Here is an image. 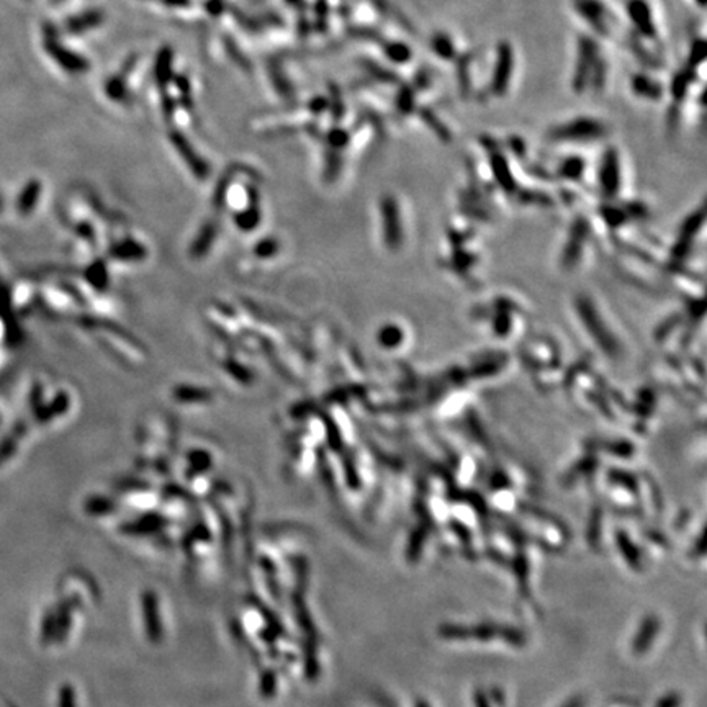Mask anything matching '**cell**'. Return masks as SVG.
<instances>
[{"instance_id":"6da1fadb","label":"cell","mask_w":707,"mask_h":707,"mask_svg":"<svg viewBox=\"0 0 707 707\" xmlns=\"http://www.w3.org/2000/svg\"><path fill=\"white\" fill-rule=\"evenodd\" d=\"M436 636L444 644L519 652L527 647L525 630L503 620H447L437 626Z\"/></svg>"},{"instance_id":"7a4b0ae2","label":"cell","mask_w":707,"mask_h":707,"mask_svg":"<svg viewBox=\"0 0 707 707\" xmlns=\"http://www.w3.org/2000/svg\"><path fill=\"white\" fill-rule=\"evenodd\" d=\"M606 80V63L599 56L598 41L589 35H581L577 49V63L573 72V88L581 90L588 86H601Z\"/></svg>"},{"instance_id":"3957f363","label":"cell","mask_w":707,"mask_h":707,"mask_svg":"<svg viewBox=\"0 0 707 707\" xmlns=\"http://www.w3.org/2000/svg\"><path fill=\"white\" fill-rule=\"evenodd\" d=\"M614 546L622 564L628 567L629 572L636 575H644L647 572L652 556L645 547L640 535H636L632 531L620 525L614 531Z\"/></svg>"},{"instance_id":"277c9868","label":"cell","mask_w":707,"mask_h":707,"mask_svg":"<svg viewBox=\"0 0 707 707\" xmlns=\"http://www.w3.org/2000/svg\"><path fill=\"white\" fill-rule=\"evenodd\" d=\"M663 629L665 624L657 612L644 614L630 637V655L639 660L649 657L663 636Z\"/></svg>"},{"instance_id":"5b68a950","label":"cell","mask_w":707,"mask_h":707,"mask_svg":"<svg viewBox=\"0 0 707 707\" xmlns=\"http://www.w3.org/2000/svg\"><path fill=\"white\" fill-rule=\"evenodd\" d=\"M606 135V127L598 120L581 117L567 123H560L548 136L556 141H595Z\"/></svg>"},{"instance_id":"8992f818","label":"cell","mask_w":707,"mask_h":707,"mask_svg":"<svg viewBox=\"0 0 707 707\" xmlns=\"http://www.w3.org/2000/svg\"><path fill=\"white\" fill-rule=\"evenodd\" d=\"M573 7L581 20L591 26L593 32L599 36L611 38L614 33L611 12L601 0H573Z\"/></svg>"},{"instance_id":"52a82bcc","label":"cell","mask_w":707,"mask_h":707,"mask_svg":"<svg viewBox=\"0 0 707 707\" xmlns=\"http://www.w3.org/2000/svg\"><path fill=\"white\" fill-rule=\"evenodd\" d=\"M515 72V49L509 43H500L492 72V94L501 97L508 92L509 82Z\"/></svg>"},{"instance_id":"ba28073f","label":"cell","mask_w":707,"mask_h":707,"mask_svg":"<svg viewBox=\"0 0 707 707\" xmlns=\"http://www.w3.org/2000/svg\"><path fill=\"white\" fill-rule=\"evenodd\" d=\"M626 14L629 22L645 40H657V22L653 16L652 4L649 0H628Z\"/></svg>"},{"instance_id":"9c48e42d","label":"cell","mask_w":707,"mask_h":707,"mask_svg":"<svg viewBox=\"0 0 707 707\" xmlns=\"http://www.w3.org/2000/svg\"><path fill=\"white\" fill-rule=\"evenodd\" d=\"M383 218H385V241L389 246L397 247L401 243V224L400 212L395 200H387L383 203Z\"/></svg>"},{"instance_id":"30bf717a","label":"cell","mask_w":707,"mask_h":707,"mask_svg":"<svg viewBox=\"0 0 707 707\" xmlns=\"http://www.w3.org/2000/svg\"><path fill=\"white\" fill-rule=\"evenodd\" d=\"M473 707H508L506 694L500 688H477L472 694Z\"/></svg>"},{"instance_id":"8fae6325","label":"cell","mask_w":707,"mask_h":707,"mask_svg":"<svg viewBox=\"0 0 707 707\" xmlns=\"http://www.w3.org/2000/svg\"><path fill=\"white\" fill-rule=\"evenodd\" d=\"M632 90L636 96L649 99V100H659L660 97L663 96L661 84L642 72L632 78Z\"/></svg>"},{"instance_id":"7c38bea8","label":"cell","mask_w":707,"mask_h":707,"mask_svg":"<svg viewBox=\"0 0 707 707\" xmlns=\"http://www.w3.org/2000/svg\"><path fill=\"white\" fill-rule=\"evenodd\" d=\"M608 160L604 162L603 172H601V182L604 183L606 191L609 193H614L619 189V160H618V152H609L606 156Z\"/></svg>"},{"instance_id":"4fadbf2b","label":"cell","mask_w":707,"mask_h":707,"mask_svg":"<svg viewBox=\"0 0 707 707\" xmlns=\"http://www.w3.org/2000/svg\"><path fill=\"white\" fill-rule=\"evenodd\" d=\"M431 49L442 61H453L457 57V45L449 33H436L431 38Z\"/></svg>"},{"instance_id":"5bb4252c","label":"cell","mask_w":707,"mask_h":707,"mask_svg":"<svg viewBox=\"0 0 707 707\" xmlns=\"http://www.w3.org/2000/svg\"><path fill=\"white\" fill-rule=\"evenodd\" d=\"M403 341V331L395 325H389V327L381 328L379 331V344L385 346V348H398Z\"/></svg>"},{"instance_id":"9a60e30c","label":"cell","mask_w":707,"mask_h":707,"mask_svg":"<svg viewBox=\"0 0 707 707\" xmlns=\"http://www.w3.org/2000/svg\"><path fill=\"white\" fill-rule=\"evenodd\" d=\"M387 56H389L391 61H395L398 64L410 63L411 61V49L408 45H401V43H393L387 48Z\"/></svg>"},{"instance_id":"2e32d148","label":"cell","mask_w":707,"mask_h":707,"mask_svg":"<svg viewBox=\"0 0 707 707\" xmlns=\"http://www.w3.org/2000/svg\"><path fill=\"white\" fill-rule=\"evenodd\" d=\"M652 707H686L681 692L668 691L653 702Z\"/></svg>"},{"instance_id":"e0dca14e","label":"cell","mask_w":707,"mask_h":707,"mask_svg":"<svg viewBox=\"0 0 707 707\" xmlns=\"http://www.w3.org/2000/svg\"><path fill=\"white\" fill-rule=\"evenodd\" d=\"M560 707H587V700L583 696H575L572 700L565 701Z\"/></svg>"},{"instance_id":"ac0fdd59","label":"cell","mask_w":707,"mask_h":707,"mask_svg":"<svg viewBox=\"0 0 707 707\" xmlns=\"http://www.w3.org/2000/svg\"><path fill=\"white\" fill-rule=\"evenodd\" d=\"M609 707H637L634 706V704H630V702H624V704H612V706Z\"/></svg>"},{"instance_id":"d6986e66","label":"cell","mask_w":707,"mask_h":707,"mask_svg":"<svg viewBox=\"0 0 707 707\" xmlns=\"http://www.w3.org/2000/svg\"><path fill=\"white\" fill-rule=\"evenodd\" d=\"M694 2H696L700 7H704V0H694Z\"/></svg>"}]
</instances>
